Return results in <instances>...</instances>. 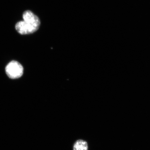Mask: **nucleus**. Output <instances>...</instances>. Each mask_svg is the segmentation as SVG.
Listing matches in <instances>:
<instances>
[{"label": "nucleus", "mask_w": 150, "mask_h": 150, "mask_svg": "<svg viewBox=\"0 0 150 150\" xmlns=\"http://www.w3.org/2000/svg\"><path fill=\"white\" fill-rule=\"evenodd\" d=\"M88 149L87 142L82 140H77L74 146V150H88Z\"/></svg>", "instance_id": "7ed1b4c3"}, {"label": "nucleus", "mask_w": 150, "mask_h": 150, "mask_svg": "<svg viewBox=\"0 0 150 150\" xmlns=\"http://www.w3.org/2000/svg\"><path fill=\"white\" fill-rule=\"evenodd\" d=\"M5 71L7 76L12 79L20 78L23 73V67L16 61H11L9 63L6 67Z\"/></svg>", "instance_id": "f03ea898"}, {"label": "nucleus", "mask_w": 150, "mask_h": 150, "mask_svg": "<svg viewBox=\"0 0 150 150\" xmlns=\"http://www.w3.org/2000/svg\"><path fill=\"white\" fill-rule=\"evenodd\" d=\"M23 21L18 22L16 29L21 35H27L35 33L40 25L39 18L30 11H27L23 13Z\"/></svg>", "instance_id": "f257e3e1"}]
</instances>
